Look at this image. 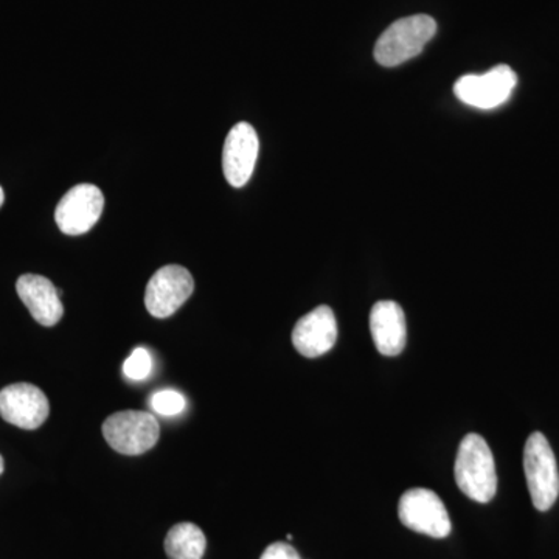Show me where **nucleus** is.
<instances>
[{"instance_id":"4","label":"nucleus","mask_w":559,"mask_h":559,"mask_svg":"<svg viewBox=\"0 0 559 559\" xmlns=\"http://www.w3.org/2000/svg\"><path fill=\"white\" fill-rule=\"evenodd\" d=\"M103 436L114 451L123 455H140L156 447L160 426L150 412L121 411L103 423Z\"/></svg>"},{"instance_id":"13","label":"nucleus","mask_w":559,"mask_h":559,"mask_svg":"<svg viewBox=\"0 0 559 559\" xmlns=\"http://www.w3.org/2000/svg\"><path fill=\"white\" fill-rule=\"evenodd\" d=\"M370 331L381 355L399 356L406 347L407 325L403 308L396 301H378L370 312Z\"/></svg>"},{"instance_id":"19","label":"nucleus","mask_w":559,"mask_h":559,"mask_svg":"<svg viewBox=\"0 0 559 559\" xmlns=\"http://www.w3.org/2000/svg\"><path fill=\"white\" fill-rule=\"evenodd\" d=\"M3 469H5V463H3V457L0 455V476H2Z\"/></svg>"},{"instance_id":"10","label":"nucleus","mask_w":559,"mask_h":559,"mask_svg":"<svg viewBox=\"0 0 559 559\" xmlns=\"http://www.w3.org/2000/svg\"><path fill=\"white\" fill-rule=\"evenodd\" d=\"M259 151V135L252 124L240 121L231 128L223 151V171L231 187L241 189L249 182L255 170Z\"/></svg>"},{"instance_id":"18","label":"nucleus","mask_w":559,"mask_h":559,"mask_svg":"<svg viewBox=\"0 0 559 559\" xmlns=\"http://www.w3.org/2000/svg\"><path fill=\"white\" fill-rule=\"evenodd\" d=\"M3 201H5V193H3L2 187H0V207H2Z\"/></svg>"},{"instance_id":"3","label":"nucleus","mask_w":559,"mask_h":559,"mask_svg":"<svg viewBox=\"0 0 559 559\" xmlns=\"http://www.w3.org/2000/svg\"><path fill=\"white\" fill-rule=\"evenodd\" d=\"M524 471L533 506L550 510L559 496V471L549 440L540 432H533L525 443Z\"/></svg>"},{"instance_id":"6","label":"nucleus","mask_w":559,"mask_h":559,"mask_svg":"<svg viewBox=\"0 0 559 559\" xmlns=\"http://www.w3.org/2000/svg\"><path fill=\"white\" fill-rule=\"evenodd\" d=\"M516 84L514 70L510 66L500 64L481 75L469 73L462 76L454 84V94L465 105L488 110L509 102Z\"/></svg>"},{"instance_id":"7","label":"nucleus","mask_w":559,"mask_h":559,"mask_svg":"<svg viewBox=\"0 0 559 559\" xmlns=\"http://www.w3.org/2000/svg\"><path fill=\"white\" fill-rule=\"evenodd\" d=\"M194 280L186 267L168 264L160 267L146 285L145 307L153 318L167 319L190 299Z\"/></svg>"},{"instance_id":"11","label":"nucleus","mask_w":559,"mask_h":559,"mask_svg":"<svg viewBox=\"0 0 559 559\" xmlns=\"http://www.w3.org/2000/svg\"><path fill=\"white\" fill-rule=\"evenodd\" d=\"M337 341V322L326 305H320L296 323L293 344L305 358H319L334 347Z\"/></svg>"},{"instance_id":"2","label":"nucleus","mask_w":559,"mask_h":559,"mask_svg":"<svg viewBox=\"0 0 559 559\" xmlns=\"http://www.w3.org/2000/svg\"><path fill=\"white\" fill-rule=\"evenodd\" d=\"M437 22L428 14H415L393 22L374 46V60L384 68H395L418 57L436 36Z\"/></svg>"},{"instance_id":"17","label":"nucleus","mask_w":559,"mask_h":559,"mask_svg":"<svg viewBox=\"0 0 559 559\" xmlns=\"http://www.w3.org/2000/svg\"><path fill=\"white\" fill-rule=\"evenodd\" d=\"M260 559H301L297 550L290 544L274 543L264 550Z\"/></svg>"},{"instance_id":"14","label":"nucleus","mask_w":559,"mask_h":559,"mask_svg":"<svg viewBox=\"0 0 559 559\" xmlns=\"http://www.w3.org/2000/svg\"><path fill=\"white\" fill-rule=\"evenodd\" d=\"M205 547L204 532L191 522L176 524L165 538V551L170 559H202Z\"/></svg>"},{"instance_id":"15","label":"nucleus","mask_w":559,"mask_h":559,"mask_svg":"<svg viewBox=\"0 0 559 559\" xmlns=\"http://www.w3.org/2000/svg\"><path fill=\"white\" fill-rule=\"evenodd\" d=\"M150 404L157 414L164 415V417H175V415H179L180 412L186 409L187 401L182 393L167 389L154 393L151 396Z\"/></svg>"},{"instance_id":"16","label":"nucleus","mask_w":559,"mask_h":559,"mask_svg":"<svg viewBox=\"0 0 559 559\" xmlns=\"http://www.w3.org/2000/svg\"><path fill=\"white\" fill-rule=\"evenodd\" d=\"M151 370H153V358H151L148 349L143 347L135 348L123 364L124 377L132 381L146 380Z\"/></svg>"},{"instance_id":"1","label":"nucleus","mask_w":559,"mask_h":559,"mask_svg":"<svg viewBox=\"0 0 559 559\" xmlns=\"http://www.w3.org/2000/svg\"><path fill=\"white\" fill-rule=\"evenodd\" d=\"M454 474L460 491L469 499L488 503L495 498L498 491L495 457L479 433H468L460 443Z\"/></svg>"},{"instance_id":"5","label":"nucleus","mask_w":559,"mask_h":559,"mask_svg":"<svg viewBox=\"0 0 559 559\" xmlns=\"http://www.w3.org/2000/svg\"><path fill=\"white\" fill-rule=\"evenodd\" d=\"M399 516L403 525L430 538L443 539L451 533L450 513L439 495L414 488L401 496Z\"/></svg>"},{"instance_id":"9","label":"nucleus","mask_w":559,"mask_h":559,"mask_svg":"<svg viewBox=\"0 0 559 559\" xmlns=\"http://www.w3.org/2000/svg\"><path fill=\"white\" fill-rule=\"evenodd\" d=\"M49 414V400L36 385L17 382L0 390V417L10 425L35 430L46 423Z\"/></svg>"},{"instance_id":"8","label":"nucleus","mask_w":559,"mask_h":559,"mask_svg":"<svg viewBox=\"0 0 559 559\" xmlns=\"http://www.w3.org/2000/svg\"><path fill=\"white\" fill-rule=\"evenodd\" d=\"M103 207V191L92 183H80L61 198L55 210V221L62 234L79 237L87 234L98 223Z\"/></svg>"},{"instance_id":"12","label":"nucleus","mask_w":559,"mask_h":559,"mask_svg":"<svg viewBox=\"0 0 559 559\" xmlns=\"http://www.w3.org/2000/svg\"><path fill=\"white\" fill-rule=\"evenodd\" d=\"M17 296L28 308L32 318L43 326H55L64 316L62 290L43 275L25 274L17 280Z\"/></svg>"}]
</instances>
